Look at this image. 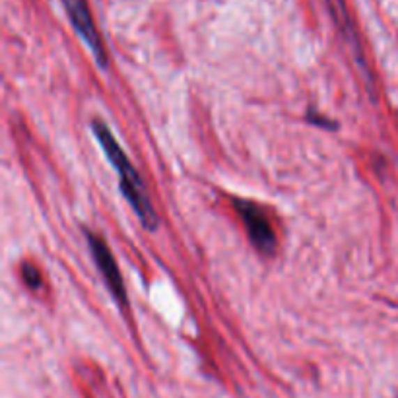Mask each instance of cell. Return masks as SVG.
I'll return each instance as SVG.
<instances>
[{
    "label": "cell",
    "mask_w": 398,
    "mask_h": 398,
    "mask_svg": "<svg viewBox=\"0 0 398 398\" xmlns=\"http://www.w3.org/2000/svg\"><path fill=\"white\" fill-rule=\"evenodd\" d=\"M91 132H93V136L98 138V142L103 148L109 163L115 167V171L118 175L121 192L130 204V208L135 210V214L148 231H155V227L160 224L158 214H155L154 206L150 202V197L146 192L144 183L140 179V175L136 171L132 162L128 160V155L118 146L115 135L111 132V128L103 121H91Z\"/></svg>",
    "instance_id": "cell-1"
},
{
    "label": "cell",
    "mask_w": 398,
    "mask_h": 398,
    "mask_svg": "<svg viewBox=\"0 0 398 398\" xmlns=\"http://www.w3.org/2000/svg\"><path fill=\"white\" fill-rule=\"evenodd\" d=\"M234 206H236L237 214L243 222L245 229H247V237L251 239L254 249L259 253L266 254V257L276 253L278 239H276L274 227H272L268 216L264 214V210L253 200L245 199H234Z\"/></svg>",
    "instance_id": "cell-2"
},
{
    "label": "cell",
    "mask_w": 398,
    "mask_h": 398,
    "mask_svg": "<svg viewBox=\"0 0 398 398\" xmlns=\"http://www.w3.org/2000/svg\"><path fill=\"white\" fill-rule=\"evenodd\" d=\"M61 2H63L64 10L68 14V20L72 24L74 31L88 45L90 53L95 59V63L100 64L101 68H107V53H105L103 41H101L100 33H98V27L93 24V18H91L88 0H61Z\"/></svg>",
    "instance_id": "cell-3"
},
{
    "label": "cell",
    "mask_w": 398,
    "mask_h": 398,
    "mask_svg": "<svg viewBox=\"0 0 398 398\" xmlns=\"http://www.w3.org/2000/svg\"><path fill=\"white\" fill-rule=\"evenodd\" d=\"M86 237H88L91 257H93V261L98 264V268H100L101 276H103V280L107 284L111 296L115 298V301H117L121 307H125L127 305V290H125V284H123V278H121V270H118L115 257L109 251L107 243L100 236L88 231Z\"/></svg>",
    "instance_id": "cell-4"
},
{
    "label": "cell",
    "mask_w": 398,
    "mask_h": 398,
    "mask_svg": "<svg viewBox=\"0 0 398 398\" xmlns=\"http://www.w3.org/2000/svg\"><path fill=\"white\" fill-rule=\"evenodd\" d=\"M326 4H328L330 16H332L335 24L338 26V29H340V33L344 36V39L348 41V45L352 47V51L353 54H355V59H358V63L363 66L362 49H360V41H358L355 29H353L350 12L346 8V0H326Z\"/></svg>",
    "instance_id": "cell-5"
},
{
    "label": "cell",
    "mask_w": 398,
    "mask_h": 398,
    "mask_svg": "<svg viewBox=\"0 0 398 398\" xmlns=\"http://www.w3.org/2000/svg\"><path fill=\"white\" fill-rule=\"evenodd\" d=\"M22 276H24V282L27 284V288H31V290H39L41 288V272L37 270L36 264L31 263H24L22 264Z\"/></svg>",
    "instance_id": "cell-6"
}]
</instances>
